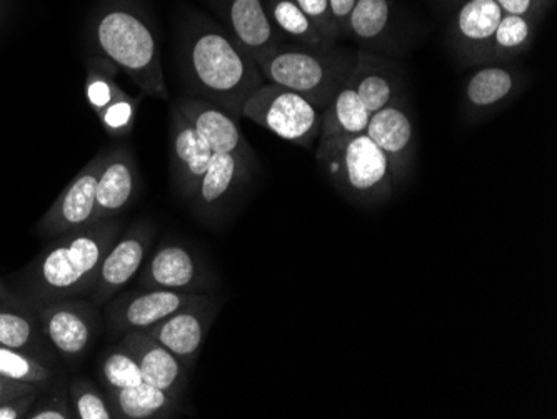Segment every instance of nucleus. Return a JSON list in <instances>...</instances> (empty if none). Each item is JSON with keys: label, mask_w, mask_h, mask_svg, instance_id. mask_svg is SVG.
Returning a JSON list of instances; mask_svg holds the SVG:
<instances>
[{"label": "nucleus", "mask_w": 557, "mask_h": 419, "mask_svg": "<svg viewBox=\"0 0 557 419\" xmlns=\"http://www.w3.org/2000/svg\"><path fill=\"white\" fill-rule=\"evenodd\" d=\"M121 346L134 356L146 383L181 402L189 383V368L177 356L144 331L124 334Z\"/></svg>", "instance_id": "nucleus-19"}, {"label": "nucleus", "mask_w": 557, "mask_h": 419, "mask_svg": "<svg viewBox=\"0 0 557 419\" xmlns=\"http://www.w3.org/2000/svg\"><path fill=\"white\" fill-rule=\"evenodd\" d=\"M34 402V393L25 394L21 398L11 399V402L0 403V419L27 418L30 405Z\"/></svg>", "instance_id": "nucleus-36"}, {"label": "nucleus", "mask_w": 557, "mask_h": 419, "mask_svg": "<svg viewBox=\"0 0 557 419\" xmlns=\"http://www.w3.org/2000/svg\"><path fill=\"white\" fill-rule=\"evenodd\" d=\"M40 319L47 340L65 359L83 356L96 336V306L86 301L52 303L44 308Z\"/></svg>", "instance_id": "nucleus-17"}, {"label": "nucleus", "mask_w": 557, "mask_h": 419, "mask_svg": "<svg viewBox=\"0 0 557 419\" xmlns=\"http://www.w3.org/2000/svg\"><path fill=\"white\" fill-rule=\"evenodd\" d=\"M108 151L99 152L72 183L65 187L54 206L44 215L40 230L50 236H64L84 230L94 223L96 214L97 181Z\"/></svg>", "instance_id": "nucleus-14"}, {"label": "nucleus", "mask_w": 557, "mask_h": 419, "mask_svg": "<svg viewBox=\"0 0 557 419\" xmlns=\"http://www.w3.org/2000/svg\"><path fill=\"white\" fill-rule=\"evenodd\" d=\"M119 69L109 59L94 58L89 62L86 79V97L94 112L102 111L122 93L115 84Z\"/></svg>", "instance_id": "nucleus-28"}, {"label": "nucleus", "mask_w": 557, "mask_h": 419, "mask_svg": "<svg viewBox=\"0 0 557 419\" xmlns=\"http://www.w3.org/2000/svg\"><path fill=\"white\" fill-rule=\"evenodd\" d=\"M106 399L119 419L174 418L183 411L180 399L146 381L124 390H106Z\"/></svg>", "instance_id": "nucleus-24"}, {"label": "nucleus", "mask_w": 557, "mask_h": 419, "mask_svg": "<svg viewBox=\"0 0 557 419\" xmlns=\"http://www.w3.org/2000/svg\"><path fill=\"white\" fill-rule=\"evenodd\" d=\"M137 183L139 172L133 152L127 147L109 149L97 181L94 223L117 218L129 208L137 193Z\"/></svg>", "instance_id": "nucleus-21"}, {"label": "nucleus", "mask_w": 557, "mask_h": 419, "mask_svg": "<svg viewBox=\"0 0 557 419\" xmlns=\"http://www.w3.org/2000/svg\"><path fill=\"white\" fill-rule=\"evenodd\" d=\"M356 4H358V0H329L331 12H333L334 19H336V24L339 27L341 34H343V39L347 19H349L350 12H352Z\"/></svg>", "instance_id": "nucleus-39"}, {"label": "nucleus", "mask_w": 557, "mask_h": 419, "mask_svg": "<svg viewBox=\"0 0 557 419\" xmlns=\"http://www.w3.org/2000/svg\"><path fill=\"white\" fill-rule=\"evenodd\" d=\"M299 5L300 11L311 19L312 24L318 27L319 33L331 40V42H337L343 39L339 27H337L336 19H334L333 12H331V5L329 0H294Z\"/></svg>", "instance_id": "nucleus-34"}, {"label": "nucleus", "mask_w": 557, "mask_h": 419, "mask_svg": "<svg viewBox=\"0 0 557 419\" xmlns=\"http://www.w3.org/2000/svg\"><path fill=\"white\" fill-rule=\"evenodd\" d=\"M447 2H454V4H459V0H447Z\"/></svg>", "instance_id": "nucleus-42"}, {"label": "nucleus", "mask_w": 557, "mask_h": 419, "mask_svg": "<svg viewBox=\"0 0 557 419\" xmlns=\"http://www.w3.org/2000/svg\"><path fill=\"white\" fill-rule=\"evenodd\" d=\"M541 8L544 9V11H549L550 8H553L554 4H556V0H540Z\"/></svg>", "instance_id": "nucleus-40"}, {"label": "nucleus", "mask_w": 557, "mask_h": 419, "mask_svg": "<svg viewBox=\"0 0 557 419\" xmlns=\"http://www.w3.org/2000/svg\"><path fill=\"white\" fill-rule=\"evenodd\" d=\"M349 83L371 114L404 97L400 65L364 49L358 51V62L350 74Z\"/></svg>", "instance_id": "nucleus-23"}, {"label": "nucleus", "mask_w": 557, "mask_h": 419, "mask_svg": "<svg viewBox=\"0 0 557 419\" xmlns=\"http://www.w3.org/2000/svg\"><path fill=\"white\" fill-rule=\"evenodd\" d=\"M366 134L386 155L394 186L406 183L411 177L416 156L414 119L406 97L374 112Z\"/></svg>", "instance_id": "nucleus-12"}, {"label": "nucleus", "mask_w": 557, "mask_h": 419, "mask_svg": "<svg viewBox=\"0 0 557 419\" xmlns=\"http://www.w3.org/2000/svg\"><path fill=\"white\" fill-rule=\"evenodd\" d=\"M29 393H34L30 384L15 383V381L0 377V403L11 402V399L21 398Z\"/></svg>", "instance_id": "nucleus-38"}, {"label": "nucleus", "mask_w": 557, "mask_h": 419, "mask_svg": "<svg viewBox=\"0 0 557 419\" xmlns=\"http://www.w3.org/2000/svg\"><path fill=\"white\" fill-rule=\"evenodd\" d=\"M181 74L193 96L224 109L236 121L244 102L265 83L258 62L224 27L206 15H183L177 33Z\"/></svg>", "instance_id": "nucleus-1"}, {"label": "nucleus", "mask_w": 557, "mask_h": 419, "mask_svg": "<svg viewBox=\"0 0 557 419\" xmlns=\"http://www.w3.org/2000/svg\"><path fill=\"white\" fill-rule=\"evenodd\" d=\"M100 380L106 390H124L144 381L136 359L121 344L100 359Z\"/></svg>", "instance_id": "nucleus-29"}, {"label": "nucleus", "mask_w": 557, "mask_h": 419, "mask_svg": "<svg viewBox=\"0 0 557 419\" xmlns=\"http://www.w3.org/2000/svg\"><path fill=\"white\" fill-rule=\"evenodd\" d=\"M219 308L221 305L206 294L205 298L172 312L171 316L162 319L161 323L150 326L144 333L161 343L190 369L199 358L200 349L205 346Z\"/></svg>", "instance_id": "nucleus-11"}, {"label": "nucleus", "mask_w": 557, "mask_h": 419, "mask_svg": "<svg viewBox=\"0 0 557 419\" xmlns=\"http://www.w3.org/2000/svg\"><path fill=\"white\" fill-rule=\"evenodd\" d=\"M214 152L180 109H171V180L175 193L189 205Z\"/></svg>", "instance_id": "nucleus-15"}, {"label": "nucleus", "mask_w": 557, "mask_h": 419, "mask_svg": "<svg viewBox=\"0 0 557 419\" xmlns=\"http://www.w3.org/2000/svg\"><path fill=\"white\" fill-rule=\"evenodd\" d=\"M139 289L206 293L212 287L211 269L205 259L183 243H165L144 262Z\"/></svg>", "instance_id": "nucleus-9"}, {"label": "nucleus", "mask_w": 557, "mask_h": 419, "mask_svg": "<svg viewBox=\"0 0 557 419\" xmlns=\"http://www.w3.org/2000/svg\"><path fill=\"white\" fill-rule=\"evenodd\" d=\"M393 0H358L347 19L344 39L374 52H394L399 39V19Z\"/></svg>", "instance_id": "nucleus-22"}, {"label": "nucleus", "mask_w": 557, "mask_h": 419, "mask_svg": "<svg viewBox=\"0 0 557 419\" xmlns=\"http://www.w3.org/2000/svg\"><path fill=\"white\" fill-rule=\"evenodd\" d=\"M225 24V30L252 58L284 42L269 21L265 0H209Z\"/></svg>", "instance_id": "nucleus-20"}, {"label": "nucleus", "mask_w": 557, "mask_h": 419, "mask_svg": "<svg viewBox=\"0 0 557 419\" xmlns=\"http://www.w3.org/2000/svg\"><path fill=\"white\" fill-rule=\"evenodd\" d=\"M94 42L102 58L127 74L144 96L168 101L161 47L154 27L131 5H106L94 19Z\"/></svg>", "instance_id": "nucleus-2"}, {"label": "nucleus", "mask_w": 557, "mask_h": 419, "mask_svg": "<svg viewBox=\"0 0 557 419\" xmlns=\"http://www.w3.org/2000/svg\"><path fill=\"white\" fill-rule=\"evenodd\" d=\"M4 294H5L4 286H2V284H0V298H4Z\"/></svg>", "instance_id": "nucleus-41"}, {"label": "nucleus", "mask_w": 557, "mask_h": 419, "mask_svg": "<svg viewBox=\"0 0 557 419\" xmlns=\"http://www.w3.org/2000/svg\"><path fill=\"white\" fill-rule=\"evenodd\" d=\"M528 83V74L521 67L508 64L479 65L462 86V118L469 124L491 118L518 99Z\"/></svg>", "instance_id": "nucleus-8"}, {"label": "nucleus", "mask_w": 557, "mask_h": 419, "mask_svg": "<svg viewBox=\"0 0 557 419\" xmlns=\"http://www.w3.org/2000/svg\"><path fill=\"white\" fill-rule=\"evenodd\" d=\"M371 115L361 97L347 79L334 94L327 108L322 111L319 137L366 134Z\"/></svg>", "instance_id": "nucleus-25"}, {"label": "nucleus", "mask_w": 557, "mask_h": 419, "mask_svg": "<svg viewBox=\"0 0 557 419\" xmlns=\"http://www.w3.org/2000/svg\"><path fill=\"white\" fill-rule=\"evenodd\" d=\"M75 418L112 419L111 406L104 394L100 393L90 381L79 380L72 384Z\"/></svg>", "instance_id": "nucleus-33"}, {"label": "nucleus", "mask_w": 557, "mask_h": 419, "mask_svg": "<svg viewBox=\"0 0 557 419\" xmlns=\"http://www.w3.org/2000/svg\"><path fill=\"white\" fill-rule=\"evenodd\" d=\"M0 377L30 386L52 380V374L42 362L21 349L8 346H0Z\"/></svg>", "instance_id": "nucleus-30"}, {"label": "nucleus", "mask_w": 557, "mask_h": 419, "mask_svg": "<svg viewBox=\"0 0 557 419\" xmlns=\"http://www.w3.org/2000/svg\"><path fill=\"white\" fill-rule=\"evenodd\" d=\"M503 15L494 0H461L447 27L454 56L465 65H483Z\"/></svg>", "instance_id": "nucleus-13"}, {"label": "nucleus", "mask_w": 557, "mask_h": 419, "mask_svg": "<svg viewBox=\"0 0 557 419\" xmlns=\"http://www.w3.org/2000/svg\"><path fill=\"white\" fill-rule=\"evenodd\" d=\"M315 159L337 193L354 205H383L396 189L386 155L368 134L319 137Z\"/></svg>", "instance_id": "nucleus-5"}, {"label": "nucleus", "mask_w": 557, "mask_h": 419, "mask_svg": "<svg viewBox=\"0 0 557 419\" xmlns=\"http://www.w3.org/2000/svg\"><path fill=\"white\" fill-rule=\"evenodd\" d=\"M121 221L111 218L64 234L37 266L34 286L39 298L54 303L92 293L102 259L121 236Z\"/></svg>", "instance_id": "nucleus-4"}, {"label": "nucleus", "mask_w": 557, "mask_h": 419, "mask_svg": "<svg viewBox=\"0 0 557 419\" xmlns=\"http://www.w3.org/2000/svg\"><path fill=\"white\" fill-rule=\"evenodd\" d=\"M206 293H183L169 289H140L112 298L106 305V324L112 336L146 331L162 319L205 298Z\"/></svg>", "instance_id": "nucleus-7"}, {"label": "nucleus", "mask_w": 557, "mask_h": 419, "mask_svg": "<svg viewBox=\"0 0 557 419\" xmlns=\"http://www.w3.org/2000/svg\"><path fill=\"white\" fill-rule=\"evenodd\" d=\"M252 176L255 168L244 159L233 155H212L189 206L200 219L214 221Z\"/></svg>", "instance_id": "nucleus-18"}, {"label": "nucleus", "mask_w": 557, "mask_h": 419, "mask_svg": "<svg viewBox=\"0 0 557 419\" xmlns=\"http://www.w3.org/2000/svg\"><path fill=\"white\" fill-rule=\"evenodd\" d=\"M269 21L274 29L281 34L284 42L300 44V46H325L331 40L325 39L311 19L300 11L294 0H265Z\"/></svg>", "instance_id": "nucleus-27"}, {"label": "nucleus", "mask_w": 557, "mask_h": 419, "mask_svg": "<svg viewBox=\"0 0 557 419\" xmlns=\"http://www.w3.org/2000/svg\"><path fill=\"white\" fill-rule=\"evenodd\" d=\"M321 115L300 94L264 83L247 97L243 118L297 146L312 147L321 134Z\"/></svg>", "instance_id": "nucleus-6"}, {"label": "nucleus", "mask_w": 557, "mask_h": 419, "mask_svg": "<svg viewBox=\"0 0 557 419\" xmlns=\"http://www.w3.org/2000/svg\"><path fill=\"white\" fill-rule=\"evenodd\" d=\"M503 14L521 15L529 21L540 22L547 14L540 0H494Z\"/></svg>", "instance_id": "nucleus-35"}, {"label": "nucleus", "mask_w": 557, "mask_h": 419, "mask_svg": "<svg viewBox=\"0 0 557 419\" xmlns=\"http://www.w3.org/2000/svg\"><path fill=\"white\" fill-rule=\"evenodd\" d=\"M152 237V226L146 221H140L115 239L102 259L96 284L90 293L96 308L108 305L125 284H129L137 276L146 262Z\"/></svg>", "instance_id": "nucleus-10"}, {"label": "nucleus", "mask_w": 557, "mask_h": 419, "mask_svg": "<svg viewBox=\"0 0 557 419\" xmlns=\"http://www.w3.org/2000/svg\"><path fill=\"white\" fill-rule=\"evenodd\" d=\"M255 59L265 83L300 94L324 111L352 74L358 51L337 44L312 47L281 42Z\"/></svg>", "instance_id": "nucleus-3"}, {"label": "nucleus", "mask_w": 557, "mask_h": 419, "mask_svg": "<svg viewBox=\"0 0 557 419\" xmlns=\"http://www.w3.org/2000/svg\"><path fill=\"white\" fill-rule=\"evenodd\" d=\"M39 337L36 321L18 308H0V346L27 352Z\"/></svg>", "instance_id": "nucleus-31"}, {"label": "nucleus", "mask_w": 557, "mask_h": 419, "mask_svg": "<svg viewBox=\"0 0 557 419\" xmlns=\"http://www.w3.org/2000/svg\"><path fill=\"white\" fill-rule=\"evenodd\" d=\"M537 22L521 15L504 14L494 34L484 64H508L531 49L536 37Z\"/></svg>", "instance_id": "nucleus-26"}, {"label": "nucleus", "mask_w": 557, "mask_h": 419, "mask_svg": "<svg viewBox=\"0 0 557 419\" xmlns=\"http://www.w3.org/2000/svg\"><path fill=\"white\" fill-rule=\"evenodd\" d=\"M140 99L143 97H133L122 90L111 104L97 112V118L112 137H127L133 133Z\"/></svg>", "instance_id": "nucleus-32"}, {"label": "nucleus", "mask_w": 557, "mask_h": 419, "mask_svg": "<svg viewBox=\"0 0 557 419\" xmlns=\"http://www.w3.org/2000/svg\"><path fill=\"white\" fill-rule=\"evenodd\" d=\"M74 409L69 408L65 402H54L52 405L44 406V408L36 409L29 412V419H71L74 418Z\"/></svg>", "instance_id": "nucleus-37"}, {"label": "nucleus", "mask_w": 557, "mask_h": 419, "mask_svg": "<svg viewBox=\"0 0 557 419\" xmlns=\"http://www.w3.org/2000/svg\"><path fill=\"white\" fill-rule=\"evenodd\" d=\"M174 106L186 115L214 155L237 156L256 168V152L233 115L196 96H183Z\"/></svg>", "instance_id": "nucleus-16"}]
</instances>
